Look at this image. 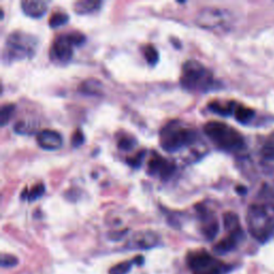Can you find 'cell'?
<instances>
[{"instance_id":"obj_3","label":"cell","mask_w":274,"mask_h":274,"mask_svg":"<svg viewBox=\"0 0 274 274\" xmlns=\"http://www.w3.org/2000/svg\"><path fill=\"white\" fill-rule=\"evenodd\" d=\"M247 224L249 234L259 242H266L274 234V205L253 203L248 209Z\"/></svg>"},{"instance_id":"obj_2","label":"cell","mask_w":274,"mask_h":274,"mask_svg":"<svg viewBox=\"0 0 274 274\" xmlns=\"http://www.w3.org/2000/svg\"><path fill=\"white\" fill-rule=\"evenodd\" d=\"M180 84L182 88L190 92H208L217 87L211 70L198 60H186L183 62L180 74Z\"/></svg>"},{"instance_id":"obj_19","label":"cell","mask_w":274,"mask_h":274,"mask_svg":"<svg viewBox=\"0 0 274 274\" xmlns=\"http://www.w3.org/2000/svg\"><path fill=\"white\" fill-rule=\"evenodd\" d=\"M254 116H255V112L252 108L239 103L236 104L235 110H234V117L238 122H241V124H248L249 121L253 119Z\"/></svg>"},{"instance_id":"obj_25","label":"cell","mask_w":274,"mask_h":274,"mask_svg":"<svg viewBox=\"0 0 274 274\" xmlns=\"http://www.w3.org/2000/svg\"><path fill=\"white\" fill-rule=\"evenodd\" d=\"M136 144V139L132 136H121L118 141V148L121 151H130L135 147Z\"/></svg>"},{"instance_id":"obj_9","label":"cell","mask_w":274,"mask_h":274,"mask_svg":"<svg viewBox=\"0 0 274 274\" xmlns=\"http://www.w3.org/2000/svg\"><path fill=\"white\" fill-rule=\"evenodd\" d=\"M176 164L170 161L166 157L160 155L159 153H152L147 163V173L151 177L157 178L160 180H170L173 174L176 172Z\"/></svg>"},{"instance_id":"obj_23","label":"cell","mask_w":274,"mask_h":274,"mask_svg":"<svg viewBox=\"0 0 274 274\" xmlns=\"http://www.w3.org/2000/svg\"><path fill=\"white\" fill-rule=\"evenodd\" d=\"M69 20V15L67 13L62 12V11H57V12H54L50 15L49 20V25L50 28H58L66 25Z\"/></svg>"},{"instance_id":"obj_17","label":"cell","mask_w":274,"mask_h":274,"mask_svg":"<svg viewBox=\"0 0 274 274\" xmlns=\"http://www.w3.org/2000/svg\"><path fill=\"white\" fill-rule=\"evenodd\" d=\"M144 257L143 256H136L135 258H133L131 260H125L124 262H120V264H117L116 266L112 267L109 269L108 274H127L133 266H142L144 264Z\"/></svg>"},{"instance_id":"obj_16","label":"cell","mask_w":274,"mask_h":274,"mask_svg":"<svg viewBox=\"0 0 274 274\" xmlns=\"http://www.w3.org/2000/svg\"><path fill=\"white\" fill-rule=\"evenodd\" d=\"M102 2L95 0H80L74 3V12L79 15H88L97 12L101 9Z\"/></svg>"},{"instance_id":"obj_10","label":"cell","mask_w":274,"mask_h":274,"mask_svg":"<svg viewBox=\"0 0 274 274\" xmlns=\"http://www.w3.org/2000/svg\"><path fill=\"white\" fill-rule=\"evenodd\" d=\"M195 209L200 223V231L202 236L209 241L213 240L220 230V224L217 217H215V213L209 207L203 205H196Z\"/></svg>"},{"instance_id":"obj_11","label":"cell","mask_w":274,"mask_h":274,"mask_svg":"<svg viewBox=\"0 0 274 274\" xmlns=\"http://www.w3.org/2000/svg\"><path fill=\"white\" fill-rule=\"evenodd\" d=\"M160 242V236L152 230H142L134 234L126 247L132 249H149L156 247Z\"/></svg>"},{"instance_id":"obj_28","label":"cell","mask_w":274,"mask_h":274,"mask_svg":"<svg viewBox=\"0 0 274 274\" xmlns=\"http://www.w3.org/2000/svg\"><path fill=\"white\" fill-rule=\"evenodd\" d=\"M85 143V135L84 133L81 132L79 129H77L72 134L71 138V144L73 147H80L81 145Z\"/></svg>"},{"instance_id":"obj_30","label":"cell","mask_w":274,"mask_h":274,"mask_svg":"<svg viewBox=\"0 0 274 274\" xmlns=\"http://www.w3.org/2000/svg\"><path fill=\"white\" fill-rule=\"evenodd\" d=\"M237 192H239V193H244V192H246V188H243V186H238Z\"/></svg>"},{"instance_id":"obj_15","label":"cell","mask_w":274,"mask_h":274,"mask_svg":"<svg viewBox=\"0 0 274 274\" xmlns=\"http://www.w3.org/2000/svg\"><path fill=\"white\" fill-rule=\"evenodd\" d=\"M236 104V102L232 101H212L209 103L208 108L214 114L227 117V116L234 115Z\"/></svg>"},{"instance_id":"obj_14","label":"cell","mask_w":274,"mask_h":274,"mask_svg":"<svg viewBox=\"0 0 274 274\" xmlns=\"http://www.w3.org/2000/svg\"><path fill=\"white\" fill-rule=\"evenodd\" d=\"M49 3L45 1H30V0H24L21 2L23 12L31 19H40L42 17L46 11H48Z\"/></svg>"},{"instance_id":"obj_7","label":"cell","mask_w":274,"mask_h":274,"mask_svg":"<svg viewBox=\"0 0 274 274\" xmlns=\"http://www.w3.org/2000/svg\"><path fill=\"white\" fill-rule=\"evenodd\" d=\"M186 261L192 274H226L230 269V266L202 249L190 252Z\"/></svg>"},{"instance_id":"obj_1","label":"cell","mask_w":274,"mask_h":274,"mask_svg":"<svg viewBox=\"0 0 274 274\" xmlns=\"http://www.w3.org/2000/svg\"><path fill=\"white\" fill-rule=\"evenodd\" d=\"M159 141L163 150L168 153H178L197 148L200 142L199 134L193 126L182 120H171L162 126Z\"/></svg>"},{"instance_id":"obj_5","label":"cell","mask_w":274,"mask_h":274,"mask_svg":"<svg viewBox=\"0 0 274 274\" xmlns=\"http://www.w3.org/2000/svg\"><path fill=\"white\" fill-rule=\"evenodd\" d=\"M39 41L30 33L21 30L11 32L7 37L2 51V60L7 63L30 59L38 50Z\"/></svg>"},{"instance_id":"obj_8","label":"cell","mask_w":274,"mask_h":274,"mask_svg":"<svg viewBox=\"0 0 274 274\" xmlns=\"http://www.w3.org/2000/svg\"><path fill=\"white\" fill-rule=\"evenodd\" d=\"M231 15L228 11L220 8H205L196 16V24L205 29H223L228 27Z\"/></svg>"},{"instance_id":"obj_21","label":"cell","mask_w":274,"mask_h":274,"mask_svg":"<svg viewBox=\"0 0 274 274\" xmlns=\"http://www.w3.org/2000/svg\"><path fill=\"white\" fill-rule=\"evenodd\" d=\"M16 106L14 104H4L0 108V125L2 127L9 124L15 113Z\"/></svg>"},{"instance_id":"obj_26","label":"cell","mask_w":274,"mask_h":274,"mask_svg":"<svg viewBox=\"0 0 274 274\" xmlns=\"http://www.w3.org/2000/svg\"><path fill=\"white\" fill-rule=\"evenodd\" d=\"M145 156H146V150H141L135 155L127 157L126 163L133 168H139L143 165Z\"/></svg>"},{"instance_id":"obj_22","label":"cell","mask_w":274,"mask_h":274,"mask_svg":"<svg viewBox=\"0 0 274 274\" xmlns=\"http://www.w3.org/2000/svg\"><path fill=\"white\" fill-rule=\"evenodd\" d=\"M223 221L225 229L228 232L241 228L238 215L234 212H226L223 217Z\"/></svg>"},{"instance_id":"obj_24","label":"cell","mask_w":274,"mask_h":274,"mask_svg":"<svg viewBox=\"0 0 274 274\" xmlns=\"http://www.w3.org/2000/svg\"><path fill=\"white\" fill-rule=\"evenodd\" d=\"M144 56L146 58V61H147L148 65L150 67H154L160 59V55L157 52L156 49L152 45H146L144 48Z\"/></svg>"},{"instance_id":"obj_18","label":"cell","mask_w":274,"mask_h":274,"mask_svg":"<svg viewBox=\"0 0 274 274\" xmlns=\"http://www.w3.org/2000/svg\"><path fill=\"white\" fill-rule=\"evenodd\" d=\"M44 193H45V185L42 182H39V183L32 185L31 188H28V186H26V188L22 192L21 198L23 200L34 201V200L39 199L41 196H43Z\"/></svg>"},{"instance_id":"obj_29","label":"cell","mask_w":274,"mask_h":274,"mask_svg":"<svg viewBox=\"0 0 274 274\" xmlns=\"http://www.w3.org/2000/svg\"><path fill=\"white\" fill-rule=\"evenodd\" d=\"M262 155L268 160H274V143H267L262 149Z\"/></svg>"},{"instance_id":"obj_27","label":"cell","mask_w":274,"mask_h":274,"mask_svg":"<svg viewBox=\"0 0 274 274\" xmlns=\"http://www.w3.org/2000/svg\"><path fill=\"white\" fill-rule=\"evenodd\" d=\"M19 264V259L11 254L1 255V267L2 268H13Z\"/></svg>"},{"instance_id":"obj_4","label":"cell","mask_w":274,"mask_h":274,"mask_svg":"<svg viewBox=\"0 0 274 274\" xmlns=\"http://www.w3.org/2000/svg\"><path fill=\"white\" fill-rule=\"evenodd\" d=\"M203 132L214 146L226 152L236 153L246 147L242 134L224 122L209 121L203 125Z\"/></svg>"},{"instance_id":"obj_12","label":"cell","mask_w":274,"mask_h":274,"mask_svg":"<svg viewBox=\"0 0 274 274\" xmlns=\"http://www.w3.org/2000/svg\"><path fill=\"white\" fill-rule=\"evenodd\" d=\"M36 141L39 147L46 151H55L60 149L63 144V139L60 133L50 129H44L40 131L37 134Z\"/></svg>"},{"instance_id":"obj_13","label":"cell","mask_w":274,"mask_h":274,"mask_svg":"<svg viewBox=\"0 0 274 274\" xmlns=\"http://www.w3.org/2000/svg\"><path fill=\"white\" fill-rule=\"evenodd\" d=\"M243 239H244V232L242 228L230 231L228 236H226L225 238L222 239V240L215 244L213 247V250L220 255L229 253L238 247V244L240 243Z\"/></svg>"},{"instance_id":"obj_6","label":"cell","mask_w":274,"mask_h":274,"mask_svg":"<svg viewBox=\"0 0 274 274\" xmlns=\"http://www.w3.org/2000/svg\"><path fill=\"white\" fill-rule=\"evenodd\" d=\"M86 41V37L80 32L62 33L56 37L50 50V59L57 66H65L72 59L74 48L81 46Z\"/></svg>"},{"instance_id":"obj_20","label":"cell","mask_w":274,"mask_h":274,"mask_svg":"<svg viewBox=\"0 0 274 274\" xmlns=\"http://www.w3.org/2000/svg\"><path fill=\"white\" fill-rule=\"evenodd\" d=\"M102 84L97 79H87L80 85V91H83L86 95L97 96L102 92Z\"/></svg>"}]
</instances>
